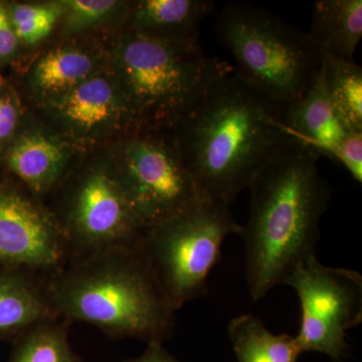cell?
<instances>
[{
    "instance_id": "obj_17",
    "label": "cell",
    "mask_w": 362,
    "mask_h": 362,
    "mask_svg": "<svg viewBox=\"0 0 362 362\" xmlns=\"http://www.w3.org/2000/svg\"><path fill=\"white\" fill-rule=\"evenodd\" d=\"M98 69L97 57L88 49L74 45L54 47L33 66L30 87L47 103L92 77Z\"/></svg>"
},
{
    "instance_id": "obj_15",
    "label": "cell",
    "mask_w": 362,
    "mask_h": 362,
    "mask_svg": "<svg viewBox=\"0 0 362 362\" xmlns=\"http://www.w3.org/2000/svg\"><path fill=\"white\" fill-rule=\"evenodd\" d=\"M70 151L58 138L30 131L18 136L7 153V165L33 194H45L58 185Z\"/></svg>"
},
{
    "instance_id": "obj_9",
    "label": "cell",
    "mask_w": 362,
    "mask_h": 362,
    "mask_svg": "<svg viewBox=\"0 0 362 362\" xmlns=\"http://www.w3.org/2000/svg\"><path fill=\"white\" fill-rule=\"evenodd\" d=\"M59 225L70 247L71 259L133 246L143 233L115 168L107 165L88 169L78 178Z\"/></svg>"
},
{
    "instance_id": "obj_14",
    "label": "cell",
    "mask_w": 362,
    "mask_h": 362,
    "mask_svg": "<svg viewBox=\"0 0 362 362\" xmlns=\"http://www.w3.org/2000/svg\"><path fill=\"white\" fill-rule=\"evenodd\" d=\"M214 11L209 0H142L131 7L129 32L166 42H197L199 26Z\"/></svg>"
},
{
    "instance_id": "obj_23",
    "label": "cell",
    "mask_w": 362,
    "mask_h": 362,
    "mask_svg": "<svg viewBox=\"0 0 362 362\" xmlns=\"http://www.w3.org/2000/svg\"><path fill=\"white\" fill-rule=\"evenodd\" d=\"M20 121V107L11 93H0V147L13 138Z\"/></svg>"
},
{
    "instance_id": "obj_20",
    "label": "cell",
    "mask_w": 362,
    "mask_h": 362,
    "mask_svg": "<svg viewBox=\"0 0 362 362\" xmlns=\"http://www.w3.org/2000/svg\"><path fill=\"white\" fill-rule=\"evenodd\" d=\"M58 319L37 324L21 334L9 362H80L69 342V321L59 322Z\"/></svg>"
},
{
    "instance_id": "obj_12",
    "label": "cell",
    "mask_w": 362,
    "mask_h": 362,
    "mask_svg": "<svg viewBox=\"0 0 362 362\" xmlns=\"http://www.w3.org/2000/svg\"><path fill=\"white\" fill-rule=\"evenodd\" d=\"M284 122L292 138L317 156L335 161L349 136L362 132L350 127L340 115L326 88L321 66L303 96L286 107Z\"/></svg>"
},
{
    "instance_id": "obj_7",
    "label": "cell",
    "mask_w": 362,
    "mask_h": 362,
    "mask_svg": "<svg viewBox=\"0 0 362 362\" xmlns=\"http://www.w3.org/2000/svg\"><path fill=\"white\" fill-rule=\"evenodd\" d=\"M143 130L121 145L114 165L142 230L182 213L204 199L173 135Z\"/></svg>"
},
{
    "instance_id": "obj_19",
    "label": "cell",
    "mask_w": 362,
    "mask_h": 362,
    "mask_svg": "<svg viewBox=\"0 0 362 362\" xmlns=\"http://www.w3.org/2000/svg\"><path fill=\"white\" fill-rule=\"evenodd\" d=\"M324 81L333 103L354 130L362 131V69L354 61L323 56Z\"/></svg>"
},
{
    "instance_id": "obj_21",
    "label": "cell",
    "mask_w": 362,
    "mask_h": 362,
    "mask_svg": "<svg viewBox=\"0 0 362 362\" xmlns=\"http://www.w3.org/2000/svg\"><path fill=\"white\" fill-rule=\"evenodd\" d=\"M8 11L20 42L32 47L49 37L64 13L61 1L14 4Z\"/></svg>"
},
{
    "instance_id": "obj_25",
    "label": "cell",
    "mask_w": 362,
    "mask_h": 362,
    "mask_svg": "<svg viewBox=\"0 0 362 362\" xmlns=\"http://www.w3.org/2000/svg\"><path fill=\"white\" fill-rule=\"evenodd\" d=\"M126 362H181L171 356L168 350L164 349L162 343H149L144 354L137 358L131 359Z\"/></svg>"
},
{
    "instance_id": "obj_10",
    "label": "cell",
    "mask_w": 362,
    "mask_h": 362,
    "mask_svg": "<svg viewBox=\"0 0 362 362\" xmlns=\"http://www.w3.org/2000/svg\"><path fill=\"white\" fill-rule=\"evenodd\" d=\"M71 259L54 216L13 188H0V266L47 278Z\"/></svg>"
},
{
    "instance_id": "obj_13",
    "label": "cell",
    "mask_w": 362,
    "mask_h": 362,
    "mask_svg": "<svg viewBox=\"0 0 362 362\" xmlns=\"http://www.w3.org/2000/svg\"><path fill=\"white\" fill-rule=\"evenodd\" d=\"M58 318L47 294L45 278L1 266L0 337H20L37 324Z\"/></svg>"
},
{
    "instance_id": "obj_11",
    "label": "cell",
    "mask_w": 362,
    "mask_h": 362,
    "mask_svg": "<svg viewBox=\"0 0 362 362\" xmlns=\"http://www.w3.org/2000/svg\"><path fill=\"white\" fill-rule=\"evenodd\" d=\"M47 108L62 129L78 139H96L125 128L142 131L112 73L98 71L47 102Z\"/></svg>"
},
{
    "instance_id": "obj_3",
    "label": "cell",
    "mask_w": 362,
    "mask_h": 362,
    "mask_svg": "<svg viewBox=\"0 0 362 362\" xmlns=\"http://www.w3.org/2000/svg\"><path fill=\"white\" fill-rule=\"evenodd\" d=\"M59 318L92 324L112 337L163 343L175 310L138 245L71 259L45 278Z\"/></svg>"
},
{
    "instance_id": "obj_8",
    "label": "cell",
    "mask_w": 362,
    "mask_h": 362,
    "mask_svg": "<svg viewBox=\"0 0 362 362\" xmlns=\"http://www.w3.org/2000/svg\"><path fill=\"white\" fill-rule=\"evenodd\" d=\"M285 284L296 291L301 306V325L294 337L300 351L341 361L347 331L362 321L361 274L324 266L315 255L297 266Z\"/></svg>"
},
{
    "instance_id": "obj_1",
    "label": "cell",
    "mask_w": 362,
    "mask_h": 362,
    "mask_svg": "<svg viewBox=\"0 0 362 362\" xmlns=\"http://www.w3.org/2000/svg\"><path fill=\"white\" fill-rule=\"evenodd\" d=\"M284 110L235 70L211 86L173 129L204 197L230 206L249 187L258 169L292 138Z\"/></svg>"
},
{
    "instance_id": "obj_22",
    "label": "cell",
    "mask_w": 362,
    "mask_h": 362,
    "mask_svg": "<svg viewBox=\"0 0 362 362\" xmlns=\"http://www.w3.org/2000/svg\"><path fill=\"white\" fill-rule=\"evenodd\" d=\"M61 4L64 8L62 30L66 35L103 25L125 6L123 2L114 0H65Z\"/></svg>"
},
{
    "instance_id": "obj_16",
    "label": "cell",
    "mask_w": 362,
    "mask_h": 362,
    "mask_svg": "<svg viewBox=\"0 0 362 362\" xmlns=\"http://www.w3.org/2000/svg\"><path fill=\"white\" fill-rule=\"evenodd\" d=\"M308 35L321 57L354 61L362 37L361 0H318Z\"/></svg>"
},
{
    "instance_id": "obj_5",
    "label": "cell",
    "mask_w": 362,
    "mask_h": 362,
    "mask_svg": "<svg viewBox=\"0 0 362 362\" xmlns=\"http://www.w3.org/2000/svg\"><path fill=\"white\" fill-rule=\"evenodd\" d=\"M216 28L235 73L282 108L303 96L320 70L322 57L310 35L261 7L230 2Z\"/></svg>"
},
{
    "instance_id": "obj_18",
    "label": "cell",
    "mask_w": 362,
    "mask_h": 362,
    "mask_svg": "<svg viewBox=\"0 0 362 362\" xmlns=\"http://www.w3.org/2000/svg\"><path fill=\"white\" fill-rule=\"evenodd\" d=\"M238 362H298L302 354L295 338L272 333L257 317L244 314L228 325Z\"/></svg>"
},
{
    "instance_id": "obj_24",
    "label": "cell",
    "mask_w": 362,
    "mask_h": 362,
    "mask_svg": "<svg viewBox=\"0 0 362 362\" xmlns=\"http://www.w3.org/2000/svg\"><path fill=\"white\" fill-rule=\"evenodd\" d=\"M18 45L20 40L14 30L8 8L0 4V61L13 58Z\"/></svg>"
},
{
    "instance_id": "obj_4",
    "label": "cell",
    "mask_w": 362,
    "mask_h": 362,
    "mask_svg": "<svg viewBox=\"0 0 362 362\" xmlns=\"http://www.w3.org/2000/svg\"><path fill=\"white\" fill-rule=\"evenodd\" d=\"M112 69L141 130L173 129L233 70L204 54L197 42H166L131 32L117 40Z\"/></svg>"
},
{
    "instance_id": "obj_2",
    "label": "cell",
    "mask_w": 362,
    "mask_h": 362,
    "mask_svg": "<svg viewBox=\"0 0 362 362\" xmlns=\"http://www.w3.org/2000/svg\"><path fill=\"white\" fill-rule=\"evenodd\" d=\"M315 152L291 138L252 176L250 214L240 235L252 300L285 284L293 270L315 256L319 223L330 199Z\"/></svg>"
},
{
    "instance_id": "obj_26",
    "label": "cell",
    "mask_w": 362,
    "mask_h": 362,
    "mask_svg": "<svg viewBox=\"0 0 362 362\" xmlns=\"http://www.w3.org/2000/svg\"><path fill=\"white\" fill-rule=\"evenodd\" d=\"M1 86H2V81H1V78H0V89H1Z\"/></svg>"
},
{
    "instance_id": "obj_6",
    "label": "cell",
    "mask_w": 362,
    "mask_h": 362,
    "mask_svg": "<svg viewBox=\"0 0 362 362\" xmlns=\"http://www.w3.org/2000/svg\"><path fill=\"white\" fill-rule=\"evenodd\" d=\"M240 230L228 204L204 197L143 230L138 247L173 310L206 294L223 240Z\"/></svg>"
}]
</instances>
